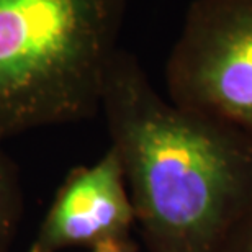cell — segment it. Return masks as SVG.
Wrapping results in <instances>:
<instances>
[{"instance_id": "6da1fadb", "label": "cell", "mask_w": 252, "mask_h": 252, "mask_svg": "<svg viewBox=\"0 0 252 252\" xmlns=\"http://www.w3.org/2000/svg\"><path fill=\"white\" fill-rule=\"evenodd\" d=\"M100 112L148 252H216L252 206V136L164 98L123 48Z\"/></svg>"}, {"instance_id": "277c9868", "label": "cell", "mask_w": 252, "mask_h": 252, "mask_svg": "<svg viewBox=\"0 0 252 252\" xmlns=\"http://www.w3.org/2000/svg\"><path fill=\"white\" fill-rule=\"evenodd\" d=\"M136 213L125 170L112 146L92 165L69 170L38 226L28 252L92 249L131 239Z\"/></svg>"}, {"instance_id": "8992f818", "label": "cell", "mask_w": 252, "mask_h": 252, "mask_svg": "<svg viewBox=\"0 0 252 252\" xmlns=\"http://www.w3.org/2000/svg\"><path fill=\"white\" fill-rule=\"evenodd\" d=\"M216 252H252V206L226 234Z\"/></svg>"}, {"instance_id": "3957f363", "label": "cell", "mask_w": 252, "mask_h": 252, "mask_svg": "<svg viewBox=\"0 0 252 252\" xmlns=\"http://www.w3.org/2000/svg\"><path fill=\"white\" fill-rule=\"evenodd\" d=\"M167 98L252 136V0H193L165 63Z\"/></svg>"}, {"instance_id": "7a4b0ae2", "label": "cell", "mask_w": 252, "mask_h": 252, "mask_svg": "<svg viewBox=\"0 0 252 252\" xmlns=\"http://www.w3.org/2000/svg\"><path fill=\"white\" fill-rule=\"evenodd\" d=\"M125 0H0V143L97 117Z\"/></svg>"}, {"instance_id": "5b68a950", "label": "cell", "mask_w": 252, "mask_h": 252, "mask_svg": "<svg viewBox=\"0 0 252 252\" xmlns=\"http://www.w3.org/2000/svg\"><path fill=\"white\" fill-rule=\"evenodd\" d=\"M22 215L23 191L18 169L0 146V252L12 248Z\"/></svg>"}, {"instance_id": "52a82bcc", "label": "cell", "mask_w": 252, "mask_h": 252, "mask_svg": "<svg viewBox=\"0 0 252 252\" xmlns=\"http://www.w3.org/2000/svg\"><path fill=\"white\" fill-rule=\"evenodd\" d=\"M89 252H138V248H136L133 239H125L102 243L92 249H89Z\"/></svg>"}]
</instances>
